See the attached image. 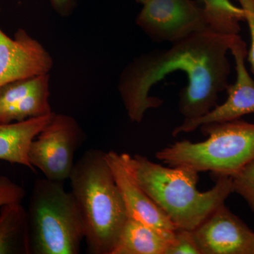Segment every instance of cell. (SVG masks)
<instances>
[{"label":"cell","instance_id":"cell-1","mask_svg":"<svg viewBox=\"0 0 254 254\" xmlns=\"http://www.w3.org/2000/svg\"><path fill=\"white\" fill-rule=\"evenodd\" d=\"M235 36L202 32L168 49L152 50L134 58L123 70L118 84L130 120L141 123L148 110L163 105V100L150 96V89L175 71L185 73L188 80L179 95L178 109L184 120L199 118L213 110L219 94L229 86L231 65L227 53Z\"/></svg>","mask_w":254,"mask_h":254},{"label":"cell","instance_id":"cell-2","mask_svg":"<svg viewBox=\"0 0 254 254\" xmlns=\"http://www.w3.org/2000/svg\"><path fill=\"white\" fill-rule=\"evenodd\" d=\"M120 155L140 187L177 229L194 230L234 192L230 177H218L213 188L200 192L198 173L193 169L163 166L141 155Z\"/></svg>","mask_w":254,"mask_h":254},{"label":"cell","instance_id":"cell-3","mask_svg":"<svg viewBox=\"0 0 254 254\" xmlns=\"http://www.w3.org/2000/svg\"><path fill=\"white\" fill-rule=\"evenodd\" d=\"M68 180L88 253L111 254L128 214L106 153L87 150L74 163Z\"/></svg>","mask_w":254,"mask_h":254},{"label":"cell","instance_id":"cell-4","mask_svg":"<svg viewBox=\"0 0 254 254\" xmlns=\"http://www.w3.org/2000/svg\"><path fill=\"white\" fill-rule=\"evenodd\" d=\"M199 128L207 137L205 141L176 142L158 150L155 158L168 166L230 177L254 160V123L238 119Z\"/></svg>","mask_w":254,"mask_h":254},{"label":"cell","instance_id":"cell-5","mask_svg":"<svg viewBox=\"0 0 254 254\" xmlns=\"http://www.w3.org/2000/svg\"><path fill=\"white\" fill-rule=\"evenodd\" d=\"M28 220L32 254H78L84 229L71 192L63 182L38 179L33 185Z\"/></svg>","mask_w":254,"mask_h":254},{"label":"cell","instance_id":"cell-6","mask_svg":"<svg viewBox=\"0 0 254 254\" xmlns=\"http://www.w3.org/2000/svg\"><path fill=\"white\" fill-rule=\"evenodd\" d=\"M84 139V132L74 118L55 113L32 142L28 153L30 163L48 180H68L74 165L75 153Z\"/></svg>","mask_w":254,"mask_h":254},{"label":"cell","instance_id":"cell-7","mask_svg":"<svg viewBox=\"0 0 254 254\" xmlns=\"http://www.w3.org/2000/svg\"><path fill=\"white\" fill-rule=\"evenodd\" d=\"M136 23L155 43H175L195 33L211 31L203 7L195 0H149Z\"/></svg>","mask_w":254,"mask_h":254},{"label":"cell","instance_id":"cell-8","mask_svg":"<svg viewBox=\"0 0 254 254\" xmlns=\"http://www.w3.org/2000/svg\"><path fill=\"white\" fill-rule=\"evenodd\" d=\"M230 51L235 60L237 78L235 83L229 84L227 88V100L222 105H217L204 116L184 120L181 125L174 128L173 136L195 131L204 124L232 121L254 114V79L246 67L247 44L238 34L234 36Z\"/></svg>","mask_w":254,"mask_h":254},{"label":"cell","instance_id":"cell-9","mask_svg":"<svg viewBox=\"0 0 254 254\" xmlns=\"http://www.w3.org/2000/svg\"><path fill=\"white\" fill-rule=\"evenodd\" d=\"M192 234L200 254H254V232L225 204Z\"/></svg>","mask_w":254,"mask_h":254},{"label":"cell","instance_id":"cell-10","mask_svg":"<svg viewBox=\"0 0 254 254\" xmlns=\"http://www.w3.org/2000/svg\"><path fill=\"white\" fill-rule=\"evenodd\" d=\"M53 66L49 52L25 30L18 29L11 38L0 28V86L48 73Z\"/></svg>","mask_w":254,"mask_h":254},{"label":"cell","instance_id":"cell-11","mask_svg":"<svg viewBox=\"0 0 254 254\" xmlns=\"http://www.w3.org/2000/svg\"><path fill=\"white\" fill-rule=\"evenodd\" d=\"M50 73L22 78L0 86V124L22 122L53 113Z\"/></svg>","mask_w":254,"mask_h":254},{"label":"cell","instance_id":"cell-12","mask_svg":"<svg viewBox=\"0 0 254 254\" xmlns=\"http://www.w3.org/2000/svg\"><path fill=\"white\" fill-rule=\"evenodd\" d=\"M106 158L123 195L128 216L162 230H176L163 210L138 185L121 155L111 150L106 153Z\"/></svg>","mask_w":254,"mask_h":254},{"label":"cell","instance_id":"cell-13","mask_svg":"<svg viewBox=\"0 0 254 254\" xmlns=\"http://www.w3.org/2000/svg\"><path fill=\"white\" fill-rule=\"evenodd\" d=\"M176 230H166L128 216L111 254H166Z\"/></svg>","mask_w":254,"mask_h":254},{"label":"cell","instance_id":"cell-14","mask_svg":"<svg viewBox=\"0 0 254 254\" xmlns=\"http://www.w3.org/2000/svg\"><path fill=\"white\" fill-rule=\"evenodd\" d=\"M54 114L18 123L0 124V160L35 170L28 158L30 147Z\"/></svg>","mask_w":254,"mask_h":254},{"label":"cell","instance_id":"cell-15","mask_svg":"<svg viewBox=\"0 0 254 254\" xmlns=\"http://www.w3.org/2000/svg\"><path fill=\"white\" fill-rule=\"evenodd\" d=\"M0 254H31L28 214L21 203L1 207Z\"/></svg>","mask_w":254,"mask_h":254},{"label":"cell","instance_id":"cell-16","mask_svg":"<svg viewBox=\"0 0 254 254\" xmlns=\"http://www.w3.org/2000/svg\"><path fill=\"white\" fill-rule=\"evenodd\" d=\"M203 7L205 21L210 31L218 34H238L240 22L245 21V14L241 7L230 0H199Z\"/></svg>","mask_w":254,"mask_h":254},{"label":"cell","instance_id":"cell-17","mask_svg":"<svg viewBox=\"0 0 254 254\" xmlns=\"http://www.w3.org/2000/svg\"><path fill=\"white\" fill-rule=\"evenodd\" d=\"M231 179L233 191L247 201L254 213V160Z\"/></svg>","mask_w":254,"mask_h":254},{"label":"cell","instance_id":"cell-18","mask_svg":"<svg viewBox=\"0 0 254 254\" xmlns=\"http://www.w3.org/2000/svg\"><path fill=\"white\" fill-rule=\"evenodd\" d=\"M166 254H200L192 231L177 229Z\"/></svg>","mask_w":254,"mask_h":254},{"label":"cell","instance_id":"cell-19","mask_svg":"<svg viewBox=\"0 0 254 254\" xmlns=\"http://www.w3.org/2000/svg\"><path fill=\"white\" fill-rule=\"evenodd\" d=\"M25 196L22 187L7 177L0 176V208L12 203H21Z\"/></svg>","mask_w":254,"mask_h":254},{"label":"cell","instance_id":"cell-20","mask_svg":"<svg viewBox=\"0 0 254 254\" xmlns=\"http://www.w3.org/2000/svg\"><path fill=\"white\" fill-rule=\"evenodd\" d=\"M243 9L245 21L250 33V48L247 53V60L250 63L251 71L254 76V0H237Z\"/></svg>","mask_w":254,"mask_h":254},{"label":"cell","instance_id":"cell-21","mask_svg":"<svg viewBox=\"0 0 254 254\" xmlns=\"http://www.w3.org/2000/svg\"><path fill=\"white\" fill-rule=\"evenodd\" d=\"M53 9L64 17L72 14L76 6L77 0H50Z\"/></svg>","mask_w":254,"mask_h":254},{"label":"cell","instance_id":"cell-22","mask_svg":"<svg viewBox=\"0 0 254 254\" xmlns=\"http://www.w3.org/2000/svg\"><path fill=\"white\" fill-rule=\"evenodd\" d=\"M135 1H136V2L139 3V4L143 5L145 4V3L148 2L149 0H135Z\"/></svg>","mask_w":254,"mask_h":254}]
</instances>
